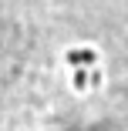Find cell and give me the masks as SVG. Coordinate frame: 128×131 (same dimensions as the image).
<instances>
[{
  "label": "cell",
  "instance_id": "6da1fadb",
  "mask_svg": "<svg viewBox=\"0 0 128 131\" xmlns=\"http://www.w3.org/2000/svg\"><path fill=\"white\" fill-rule=\"evenodd\" d=\"M91 61H94V50H88V47L67 50V64H74V67H84V64H91Z\"/></svg>",
  "mask_w": 128,
  "mask_h": 131
},
{
  "label": "cell",
  "instance_id": "7a4b0ae2",
  "mask_svg": "<svg viewBox=\"0 0 128 131\" xmlns=\"http://www.w3.org/2000/svg\"><path fill=\"white\" fill-rule=\"evenodd\" d=\"M74 88H78V91H81V88H88V74H84V71L74 74Z\"/></svg>",
  "mask_w": 128,
  "mask_h": 131
}]
</instances>
